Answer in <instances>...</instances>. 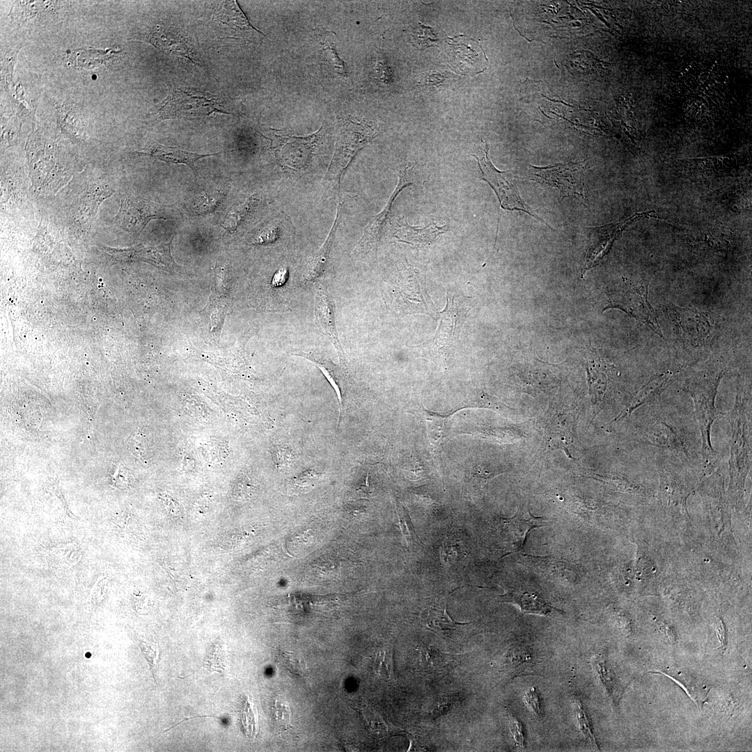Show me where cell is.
<instances>
[{"mask_svg": "<svg viewBox=\"0 0 752 752\" xmlns=\"http://www.w3.org/2000/svg\"><path fill=\"white\" fill-rule=\"evenodd\" d=\"M221 152L200 154L180 149L174 146H164L154 143L149 147L146 152L142 153L149 155L156 159L167 163L182 164L189 166L197 175L195 162L201 158L217 155Z\"/></svg>", "mask_w": 752, "mask_h": 752, "instance_id": "ac0fdd59", "label": "cell"}, {"mask_svg": "<svg viewBox=\"0 0 752 752\" xmlns=\"http://www.w3.org/2000/svg\"><path fill=\"white\" fill-rule=\"evenodd\" d=\"M276 719L280 725L288 728L290 724V709L288 703L284 700L276 701Z\"/></svg>", "mask_w": 752, "mask_h": 752, "instance_id": "f35d334b", "label": "cell"}, {"mask_svg": "<svg viewBox=\"0 0 752 752\" xmlns=\"http://www.w3.org/2000/svg\"><path fill=\"white\" fill-rule=\"evenodd\" d=\"M282 658L283 663L290 672L296 675H302L305 673L306 663L299 655L290 652H283Z\"/></svg>", "mask_w": 752, "mask_h": 752, "instance_id": "8d00e7d4", "label": "cell"}, {"mask_svg": "<svg viewBox=\"0 0 752 752\" xmlns=\"http://www.w3.org/2000/svg\"><path fill=\"white\" fill-rule=\"evenodd\" d=\"M410 166H405L403 169L397 172L398 182L396 187L391 194L386 204L382 210L373 217L363 230V234L359 241L356 249L360 252H368L377 250L380 240L381 233L386 220L391 211L394 201L399 193L405 187L413 183L409 180L408 172Z\"/></svg>", "mask_w": 752, "mask_h": 752, "instance_id": "8fae6325", "label": "cell"}, {"mask_svg": "<svg viewBox=\"0 0 752 752\" xmlns=\"http://www.w3.org/2000/svg\"><path fill=\"white\" fill-rule=\"evenodd\" d=\"M541 517H534L531 513H520L514 517L510 522L511 526L510 542L514 551H518L524 548L526 539L529 532L535 528L544 526Z\"/></svg>", "mask_w": 752, "mask_h": 752, "instance_id": "603a6c76", "label": "cell"}, {"mask_svg": "<svg viewBox=\"0 0 752 752\" xmlns=\"http://www.w3.org/2000/svg\"><path fill=\"white\" fill-rule=\"evenodd\" d=\"M226 650L223 644L216 643L211 645L204 659L205 667L209 671L222 673L225 671Z\"/></svg>", "mask_w": 752, "mask_h": 752, "instance_id": "f546056e", "label": "cell"}, {"mask_svg": "<svg viewBox=\"0 0 752 752\" xmlns=\"http://www.w3.org/2000/svg\"><path fill=\"white\" fill-rule=\"evenodd\" d=\"M315 311L318 322L331 338L336 348L341 352L335 325L334 306L324 287L319 288L318 290Z\"/></svg>", "mask_w": 752, "mask_h": 752, "instance_id": "ffe728a7", "label": "cell"}, {"mask_svg": "<svg viewBox=\"0 0 752 752\" xmlns=\"http://www.w3.org/2000/svg\"><path fill=\"white\" fill-rule=\"evenodd\" d=\"M278 232L276 228H265L255 239V242L259 244L269 243L276 240Z\"/></svg>", "mask_w": 752, "mask_h": 752, "instance_id": "b9f144b4", "label": "cell"}, {"mask_svg": "<svg viewBox=\"0 0 752 752\" xmlns=\"http://www.w3.org/2000/svg\"><path fill=\"white\" fill-rule=\"evenodd\" d=\"M592 665L606 692L614 700H618L620 689L613 672L608 667L604 658L600 655L594 656L591 659Z\"/></svg>", "mask_w": 752, "mask_h": 752, "instance_id": "cb8c5ba5", "label": "cell"}, {"mask_svg": "<svg viewBox=\"0 0 752 752\" xmlns=\"http://www.w3.org/2000/svg\"><path fill=\"white\" fill-rule=\"evenodd\" d=\"M241 720L245 735L254 738L259 732L258 713L256 705L248 697L241 711Z\"/></svg>", "mask_w": 752, "mask_h": 752, "instance_id": "83f0119b", "label": "cell"}, {"mask_svg": "<svg viewBox=\"0 0 752 752\" xmlns=\"http://www.w3.org/2000/svg\"><path fill=\"white\" fill-rule=\"evenodd\" d=\"M170 207L140 196L123 194L118 212L113 223L121 229L138 234L152 219H168Z\"/></svg>", "mask_w": 752, "mask_h": 752, "instance_id": "9c48e42d", "label": "cell"}, {"mask_svg": "<svg viewBox=\"0 0 752 752\" xmlns=\"http://www.w3.org/2000/svg\"><path fill=\"white\" fill-rule=\"evenodd\" d=\"M396 225L393 235L394 238L397 241L418 246L434 242L439 235L448 229L447 224L441 226L435 222L423 227L411 226L403 217L397 219Z\"/></svg>", "mask_w": 752, "mask_h": 752, "instance_id": "e0dca14e", "label": "cell"}, {"mask_svg": "<svg viewBox=\"0 0 752 752\" xmlns=\"http://www.w3.org/2000/svg\"><path fill=\"white\" fill-rule=\"evenodd\" d=\"M375 673L384 679H390L393 673V659L391 648L382 647L375 654L373 662Z\"/></svg>", "mask_w": 752, "mask_h": 752, "instance_id": "4dcf8cb0", "label": "cell"}, {"mask_svg": "<svg viewBox=\"0 0 752 752\" xmlns=\"http://www.w3.org/2000/svg\"><path fill=\"white\" fill-rule=\"evenodd\" d=\"M162 497V501L164 506L166 507L167 510L173 516L178 517L180 514V510L178 504L171 497L164 494Z\"/></svg>", "mask_w": 752, "mask_h": 752, "instance_id": "7bdbcfd3", "label": "cell"}, {"mask_svg": "<svg viewBox=\"0 0 752 752\" xmlns=\"http://www.w3.org/2000/svg\"><path fill=\"white\" fill-rule=\"evenodd\" d=\"M288 272L285 268H280L274 275L272 283L274 287L283 285L288 279Z\"/></svg>", "mask_w": 752, "mask_h": 752, "instance_id": "ee69618b", "label": "cell"}, {"mask_svg": "<svg viewBox=\"0 0 752 752\" xmlns=\"http://www.w3.org/2000/svg\"><path fill=\"white\" fill-rule=\"evenodd\" d=\"M258 200L252 196L242 203L233 208L226 217L223 223V227L228 230L236 229L240 225L254 208Z\"/></svg>", "mask_w": 752, "mask_h": 752, "instance_id": "484cf974", "label": "cell"}, {"mask_svg": "<svg viewBox=\"0 0 752 752\" xmlns=\"http://www.w3.org/2000/svg\"><path fill=\"white\" fill-rule=\"evenodd\" d=\"M477 153L473 155L477 159L481 173V179L486 181L496 193L500 206L503 210L524 212L550 227L540 218L522 199L515 180V175L511 170L501 171L492 164L489 156V146L483 141Z\"/></svg>", "mask_w": 752, "mask_h": 752, "instance_id": "52a82bcc", "label": "cell"}, {"mask_svg": "<svg viewBox=\"0 0 752 752\" xmlns=\"http://www.w3.org/2000/svg\"><path fill=\"white\" fill-rule=\"evenodd\" d=\"M373 491V490L370 487V484H369L368 474H367V477L366 478L365 483L361 485L359 487H358L356 489L355 494L357 495L361 496V498L365 497V498L368 499V498H370L371 496Z\"/></svg>", "mask_w": 752, "mask_h": 752, "instance_id": "f6af8a7d", "label": "cell"}, {"mask_svg": "<svg viewBox=\"0 0 752 752\" xmlns=\"http://www.w3.org/2000/svg\"><path fill=\"white\" fill-rule=\"evenodd\" d=\"M212 19L219 31L225 35L239 36L243 33L263 34L249 22L236 1L216 2Z\"/></svg>", "mask_w": 752, "mask_h": 752, "instance_id": "5bb4252c", "label": "cell"}, {"mask_svg": "<svg viewBox=\"0 0 752 752\" xmlns=\"http://www.w3.org/2000/svg\"><path fill=\"white\" fill-rule=\"evenodd\" d=\"M233 100L192 89L174 88L155 106L150 116L155 124L173 118H195L217 113L234 114Z\"/></svg>", "mask_w": 752, "mask_h": 752, "instance_id": "3957f363", "label": "cell"}, {"mask_svg": "<svg viewBox=\"0 0 752 752\" xmlns=\"http://www.w3.org/2000/svg\"><path fill=\"white\" fill-rule=\"evenodd\" d=\"M445 77L441 74L429 72L425 78V82L429 85H437L441 84Z\"/></svg>", "mask_w": 752, "mask_h": 752, "instance_id": "bcb514c9", "label": "cell"}, {"mask_svg": "<svg viewBox=\"0 0 752 752\" xmlns=\"http://www.w3.org/2000/svg\"><path fill=\"white\" fill-rule=\"evenodd\" d=\"M748 381L739 377L735 405L726 413L731 430L729 469L733 484L738 489L751 467V399Z\"/></svg>", "mask_w": 752, "mask_h": 752, "instance_id": "7a4b0ae2", "label": "cell"}, {"mask_svg": "<svg viewBox=\"0 0 752 752\" xmlns=\"http://www.w3.org/2000/svg\"><path fill=\"white\" fill-rule=\"evenodd\" d=\"M583 162L559 163L538 167L529 164L528 178L541 185L559 189L562 198L575 196L586 201Z\"/></svg>", "mask_w": 752, "mask_h": 752, "instance_id": "ba28073f", "label": "cell"}, {"mask_svg": "<svg viewBox=\"0 0 752 752\" xmlns=\"http://www.w3.org/2000/svg\"><path fill=\"white\" fill-rule=\"evenodd\" d=\"M726 368L719 362H712L691 375L686 382V390L693 399L696 418L701 434V455L706 469L715 464V453L711 441V430L716 417V395Z\"/></svg>", "mask_w": 752, "mask_h": 752, "instance_id": "6da1fadb", "label": "cell"}, {"mask_svg": "<svg viewBox=\"0 0 752 752\" xmlns=\"http://www.w3.org/2000/svg\"><path fill=\"white\" fill-rule=\"evenodd\" d=\"M422 620L428 629L442 637H450L460 627L467 624L457 622L449 616L446 602L430 606Z\"/></svg>", "mask_w": 752, "mask_h": 752, "instance_id": "44dd1931", "label": "cell"}, {"mask_svg": "<svg viewBox=\"0 0 752 752\" xmlns=\"http://www.w3.org/2000/svg\"><path fill=\"white\" fill-rule=\"evenodd\" d=\"M224 194L221 190L214 189L198 195L193 207L198 214H207L214 212L221 204Z\"/></svg>", "mask_w": 752, "mask_h": 752, "instance_id": "4316f807", "label": "cell"}, {"mask_svg": "<svg viewBox=\"0 0 752 752\" xmlns=\"http://www.w3.org/2000/svg\"><path fill=\"white\" fill-rule=\"evenodd\" d=\"M422 656V664L423 668L428 671H439L446 668L452 660H455L453 656L441 652L437 648L432 647L422 648L421 649Z\"/></svg>", "mask_w": 752, "mask_h": 752, "instance_id": "d4e9b609", "label": "cell"}, {"mask_svg": "<svg viewBox=\"0 0 752 752\" xmlns=\"http://www.w3.org/2000/svg\"><path fill=\"white\" fill-rule=\"evenodd\" d=\"M677 337L689 350H699L710 345L719 329V318L710 311L674 306L669 313Z\"/></svg>", "mask_w": 752, "mask_h": 752, "instance_id": "5b68a950", "label": "cell"}, {"mask_svg": "<svg viewBox=\"0 0 752 752\" xmlns=\"http://www.w3.org/2000/svg\"><path fill=\"white\" fill-rule=\"evenodd\" d=\"M469 304L447 295L446 306L439 313V327L433 340L428 344L434 353L445 357H453L464 320L469 310Z\"/></svg>", "mask_w": 752, "mask_h": 752, "instance_id": "30bf717a", "label": "cell"}, {"mask_svg": "<svg viewBox=\"0 0 752 752\" xmlns=\"http://www.w3.org/2000/svg\"><path fill=\"white\" fill-rule=\"evenodd\" d=\"M139 646L144 657L146 659L154 676L159 660L160 652L158 645L152 642L141 641L139 643Z\"/></svg>", "mask_w": 752, "mask_h": 752, "instance_id": "e575fe53", "label": "cell"}, {"mask_svg": "<svg viewBox=\"0 0 752 752\" xmlns=\"http://www.w3.org/2000/svg\"><path fill=\"white\" fill-rule=\"evenodd\" d=\"M523 700L527 707L537 716L543 715L542 701L535 687L530 688L524 695Z\"/></svg>", "mask_w": 752, "mask_h": 752, "instance_id": "d590c367", "label": "cell"}, {"mask_svg": "<svg viewBox=\"0 0 752 752\" xmlns=\"http://www.w3.org/2000/svg\"><path fill=\"white\" fill-rule=\"evenodd\" d=\"M648 285L644 279L624 280L609 290V304L604 310L615 308L625 311L665 340L656 312L648 300Z\"/></svg>", "mask_w": 752, "mask_h": 752, "instance_id": "277c9868", "label": "cell"}, {"mask_svg": "<svg viewBox=\"0 0 752 752\" xmlns=\"http://www.w3.org/2000/svg\"><path fill=\"white\" fill-rule=\"evenodd\" d=\"M321 45L327 60L330 63L334 70L338 74L347 77V65L345 62L338 56L334 42H331L329 39L325 38L323 41L321 40Z\"/></svg>", "mask_w": 752, "mask_h": 752, "instance_id": "836d02e7", "label": "cell"}, {"mask_svg": "<svg viewBox=\"0 0 752 752\" xmlns=\"http://www.w3.org/2000/svg\"><path fill=\"white\" fill-rule=\"evenodd\" d=\"M573 710L581 733L586 741L590 744L593 747L597 748V742L593 734L590 721L587 712L583 705L582 701L578 698L573 699Z\"/></svg>", "mask_w": 752, "mask_h": 752, "instance_id": "f1b7e54d", "label": "cell"}, {"mask_svg": "<svg viewBox=\"0 0 752 752\" xmlns=\"http://www.w3.org/2000/svg\"><path fill=\"white\" fill-rule=\"evenodd\" d=\"M642 441L648 445L674 451L682 460L689 455L686 440L676 427L665 421H657L642 430Z\"/></svg>", "mask_w": 752, "mask_h": 752, "instance_id": "4fadbf2b", "label": "cell"}, {"mask_svg": "<svg viewBox=\"0 0 752 752\" xmlns=\"http://www.w3.org/2000/svg\"><path fill=\"white\" fill-rule=\"evenodd\" d=\"M510 730L516 744L520 749L526 748V737L522 722L515 716H510Z\"/></svg>", "mask_w": 752, "mask_h": 752, "instance_id": "74e56055", "label": "cell"}, {"mask_svg": "<svg viewBox=\"0 0 752 752\" xmlns=\"http://www.w3.org/2000/svg\"><path fill=\"white\" fill-rule=\"evenodd\" d=\"M452 47V63H456L459 70L470 74L483 72L487 60L478 43L467 37L449 38Z\"/></svg>", "mask_w": 752, "mask_h": 752, "instance_id": "2e32d148", "label": "cell"}, {"mask_svg": "<svg viewBox=\"0 0 752 752\" xmlns=\"http://www.w3.org/2000/svg\"><path fill=\"white\" fill-rule=\"evenodd\" d=\"M341 206L342 203L338 202L335 221L329 235L322 247L315 254L308 265L307 272L305 276V281L306 282L315 281L318 277L322 275L326 269L333 242L336 233L338 224L340 218Z\"/></svg>", "mask_w": 752, "mask_h": 752, "instance_id": "7402d4cb", "label": "cell"}, {"mask_svg": "<svg viewBox=\"0 0 752 752\" xmlns=\"http://www.w3.org/2000/svg\"><path fill=\"white\" fill-rule=\"evenodd\" d=\"M376 134L373 124L343 120L339 127L336 149L324 182L340 186V178L352 159Z\"/></svg>", "mask_w": 752, "mask_h": 752, "instance_id": "8992f818", "label": "cell"}, {"mask_svg": "<svg viewBox=\"0 0 752 752\" xmlns=\"http://www.w3.org/2000/svg\"><path fill=\"white\" fill-rule=\"evenodd\" d=\"M412 36L414 44L421 49L434 46L439 41L434 30L421 23L414 27Z\"/></svg>", "mask_w": 752, "mask_h": 752, "instance_id": "d6a6232c", "label": "cell"}, {"mask_svg": "<svg viewBox=\"0 0 752 752\" xmlns=\"http://www.w3.org/2000/svg\"><path fill=\"white\" fill-rule=\"evenodd\" d=\"M146 40L159 49L201 65L198 56L188 40L171 27L157 25L147 36Z\"/></svg>", "mask_w": 752, "mask_h": 752, "instance_id": "9a60e30c", "label": "cell"}, {"mask_svg": "<svg viewBox=\"0 0 752 752\" xmlns=\"http://www.w3.org/2000/svg\"><path fill=\"white\" fill-rule=\"evenodd\" d=\"M501 601L517 604L526 613L549 615L554 611L543 598L533 592L520 590H508L499 596Z\"/></svg>", "mask_w": 752, "mask_h": 752, "instance_id": "d6986e66", "label": "cell"}, {"mask_svg": "<svg viewBox=\"0 0 752 752\" xmlns=\"http://www.w3.org/2000/svg\"><path fill=\"white\" fill-rule=\"evenodd\" d=\"M464 551L461 546L457 543H454L451 540H447L444 542L442 547V554L444 556L445 561H447L448 557L452 558H461L463 557Z\"/></svg>", "mask_w": 752, "mask_h": 752, "instance_id": "ab89813d", "label": "cell"}, {"mask_svg": "<svg viewBox=\"0 0 752 752\" xmlns=\"http://www.w3.org/2000/svg\"><path fill=\"white\" fill-rule=\"evenodd\" d=\"M683 366L673 365L654 375L632 398L615 421L622 420L641 406L655 401L679 376Z\"/></svg>", "mask_w": 752, "mask_h": 752, "instance_id": "7c38bea8", "label": "cell"}, {"mask_svg": "<svg viewBox=\"0 0 752 752\" xmlns=\"http://www.w3.org/2000/svg\"><path fill=\"white\" fill-rule=\"evenodd\" d=\"M274 460L279 467L290 465L293 460V455L289 449L284 447H276L274 450Z\"/></svg>", "mask_w": 752, "mask_h": 752, "instance_id": "60d3db41", "label": "cell"}, {"mask_svg": "<svg viewBox=\"0 0 752 752\" xmlns=\"http://www.w3.org/2000/svg\"><path fill=\"white\" fill-rule=\"evenodd\" d=\"M320 474L313 470H308L294 478L289 485V491L292 494H299L311 490L319 480Z\"/></svg>", "mask_w": 752, "mask_h": 752, "instance_id": "1f68e13d", "label": "cell"}]
</instances>
